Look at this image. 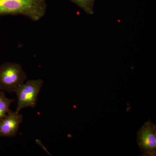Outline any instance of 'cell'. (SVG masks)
Masks as SVG:
<instances>
[{
	"instance_id": "1",
	"label": "cell",
	"mask_w": 156,
	"mask_h": 156,
	"mask_svg": "<svg viewBox=\"0 0 156 156\" xmlns=\"http://www.w3.org/2000/svg\"><path fill=\"white\" fill-rule=\"evenodd\" d=\"M47 9L46 0H0V16L22 15L37 21Z\"/></svg>"
},
{
	"instance_id": "2",
	"label": "cell",
	"mask_w": 156,
	"mask_h": 156,
	"mask_svg": "<svg viewBox=\"0 0 156 156\" xmlns=\"http://www.w3.org/2000/svg\"><path fill=\"white\" fill-rule=\"evenodd\" d=\"M27 75L21 65L7 62L0 66V90L11 93L23 83Z\"/></svg>"
},
{
	"instance_id": "3",
	"label": "cell",
	"mask_w": 156,
	"mask_h": 156,
	"mask_svg": "<svg viewBox=\"0 0 156 156\" xmlns=\"http://www.w3.org/2000/svg\"><path fill=\"white\" fill-rule=\"evenodd\" d=\"M44 81L41 79L30 80L25 83L19 85L14 89V92L17 95V112L25 108H34L36 106L38 96Z\"/></svg>"
},
{
	"instance_id": "4",
	"label": "cell",
	"mask_w": 156,
	"mask_h": 156,
	"mask_svg": "<svg viewBox=\"0 0 156 156\" xmlns=\"http://www.w3.org/2000/svg\"><path fill=\"white\" fill-rule=\"evenodd\" d=\"M137 143L143 156L156 154V126L149 120L137 133Z\"/></svg>"
},
{
	"instance_id": "5",
	"label": "cell",
	"mask_w": 156,
	"mask_h": 156,
	"mask_svg": "<svg viewBox=\"0 0 156 156\" xmlns=\"http://www.w3.org/2000/svg\"><path fill=\"white\" fill-rule=\"evenodd\" d=\"M23 121V116L9 109L5 117L0 119V136L14 137Z\"/></svg>"
},
{
	"instance_id": "6",
	"label": "cell",
	"mask_w": 156,
	"mask_h": 156,
	"mask_svg": "<svg viewBox=\"0 0 156 156\" xmlns=\"http://www.w3.org/2000/svg\"><path fill=\"white\" fill-rule=\"evenodd\" d=\"M14 99H9L6 97L4 91L0 92V119L5 117L9 110L11 104Z\"/></svg>"
},
{
	"instance_id": "7",
	"label": "cell",
	"mask_w": 156,
	"mask_h": 156,
	"mask_svg": "<svg viewBox=\"0 0 156 156\" xmlns=\"http://www.w3.org/2000/svg\"><path fill=\"white\" fill-rule=\"evenodd\" d=\"M76 5L88 14L92 15L94 13L95 0H69Z\"/></svg>"
}]
</instances>
